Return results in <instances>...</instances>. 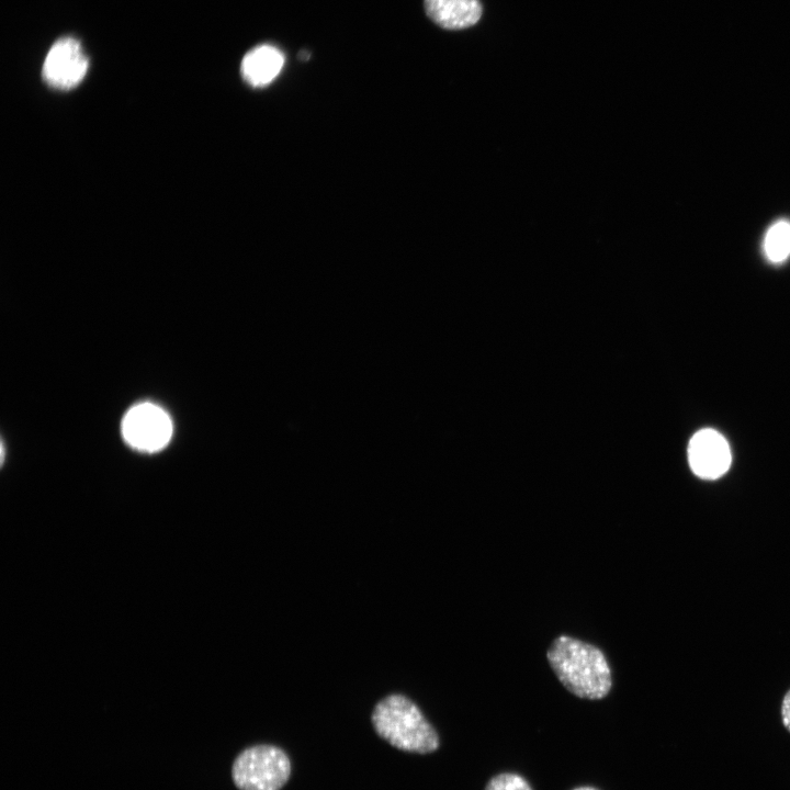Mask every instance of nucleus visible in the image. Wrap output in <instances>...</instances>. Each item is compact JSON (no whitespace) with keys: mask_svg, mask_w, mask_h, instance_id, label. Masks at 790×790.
Segmentation results:
<instances>
[{"mask_svg":"<svg viewBox=\"0 0 790 790\" xmlns=\"http://www.w3.org/2000/svg\"><path fill=\"white\" fill-rule=\"evenodd\" d=\"M122 435L134 449L156 452L168 444L172 436L169 415L159 406L142 403L132 407L123 418Z\"/></svg>","mask_w":790,"mask_h":790,"instance_id":"20e7f679","label":"nucleus"},{"mask_svg":"<svg viewBox=\"0 0 790 790\" xmlns=\"http://www.w3.org/2000/svg\"><path fill=\"white\" fill-rule=\"evenodd\" d=\"M574 790H597V789L591 788V787H579V788H575Z\"/></svg>","mask_w":790,"mask_h":790,"instance_id":"f8f14e48","label":"nucleus"},{"mask_svg":"<svg viewBox=\"0 0 790 790\" xmlns=\"http://www.w3.org/2000/svg\"><path fill=\"white\" fill-rule=\"evenodd\" d=\"M283 64L284 56L280 49L272 45H259L244 56L240 72L250 86L263 87L278 77Z\"/></svg>","mask_w":790,"mask_h":790,"instance_id":"6e6552de","label":"nucleus"},{"mask_svg":"<svg viewBox=\"0 0 790 790\" xmlns=\"http://www.w3.org/2000/svg\"><path fill=\"white\" fill-rule=\"evenodd\" d=\"M781 720L783 726L790 732V690L785 695L781 703Z\"/></svg>","mask_w":790,"mask_h":790,"instance_id":"9b49d317","label":"nucleus"},{"mask_svg":"<svg viewBox=\"0 0 790 790\" xmlns=\"http://www.w3.org/2000/svg\"><path fill=\"white\" fill-rule=\"evenodd\" d=\"M688 461L698 477L716 479L730 469V445L716 430L701 429L689 441Z\"/></svg>","mask_w":790,"mask_h":790,"instance_id":"423d86ee","label":"nucleus"},{"mask_svg":"<svg viewBox=\"0 0 790 790\" xmlns=\"http://www.w3.org/2000/svg\"><path fill=\"white\" fill-rule=\"evenodd\" d=\"M89 61L80 43L63 37L48 50L43 65L44 80L53 88L71 89L84 78Z\"/></svg>","mask_w":790,"mask_h":790,"instance_id":"39448f33","label":"nucleus"},{"mask_svg":"<svg viewBox=\"0 0 790 790\" xmlns=\"http://www.w3.org/2000/svg\"><path fill=\"white\" fill-rule=\"evenodd\" d=\"M375 732L392 746L410 753L428 754L438 749L439 736L420 709L403 695H390L373 709Z\"/></svg>","mask_w":790,"mask_h":790,"instance_id":"f03ea898","label":"nucleus"},{"mask_svg":"<svg viewBox=\"0 0 790 790\" xmlns=\"http://www.w3.org/2000/svg\"><path fill=\"white\" fill-rule=\"evenodd\" d=\"M485 790H532L528 781L517 774L505 772L489 780Z\"/></svg>","mask_w":790,"mask_h":790,"instance_id":"9d476101","label":"nucleus"},{"mask_svg":"<svg viewBox=\"0 0 790 790\" xmlns=\"http://www.w3.org/2000/svg\"><path fill=\"white\" fill-rule=\"evenodd\" d=\"M427 15L447 30H462L478 22L482 15L479 0H425Z\"/></svg>","mask_w":790,"mask_h":790,"instance_id":"0eeeda50","label":"nucleus"},{"mask_svg":"<svg viewBox=\"0 0 790 790\" xmlns=\"http://www.w3.org/2000/svg\"><path fill=\"white\" fill-rule=\"evenodd\" d=\"M764 251L771 262H782L790 255V222L780 219L767 230Z\"/></svg>","mask_w":790,"mask_h":790,"instance_id":"1a4fd4ad","label":"nucleus"},{"mask_svg":"<svg viewBox=\"0 0 790 790\" xmlns=\"http://www.w3.org/2000/svg\"><path fill=\"white\" fill-rule=\"evenodd\" d=\"M546 657L561 684L574 696L598 700L609 693L612 686L610 666L595 645L560 635L550 645Z\"/></svg>","mask_w":790,"mask_h":790,"instance_id":"f257e3e1","label":"nucleus"},{"mask_svg":"<svg viewBox=\"0 0 790 790\" xmlns=\"http://www.w3.org/2000/svg\"><path fill=\"white\" fill-rule=\"evenodd\" d=\"M291 775L286 753L273 745H256L235 758L232 778L239 790H280Z\"/></svg>","mask_w":790,"mask_h":790,"instance_id":"7ed1b4c3","label":"nucleus"}]
</instances>
